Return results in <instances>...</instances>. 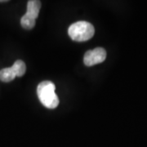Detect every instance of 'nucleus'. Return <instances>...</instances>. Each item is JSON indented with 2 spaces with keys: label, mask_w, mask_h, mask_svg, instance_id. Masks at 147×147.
Returning <instances> with one entry per match:
<instances>
[{
  "label": "nucleus",
  "mask_w": 147,
  "mask_h": 147,
  "mask_svg": "<svg viewBox=\"0 0 147 147\" xmlns=\"http://www.w3.org/2000/svg\"><path fill=\"white\" fill-rule=\"evenodd\" d=\"M69 36L74 41L85 42L92 38L95 34L93 26L87 21H78L73 23L68 29Z\"/></svg>",
  "instance_id": "2"
},
{
  "label": "nucleus",
  "mask_w": 147,
  "mask_h": 147,
  "mask_svg": "<svg viewBox=\"0 0 147 147\" xmlns=\"http://www.w3.org/2000/svg\"><path fill=\"white\" fill-rule=\"evenodd\" d=\"M55 84L51 81H43L38 85L37 93L42 105L48 109H55L59 105V99L55 93Z\"/></svg>",
  "instance_id": "1"
},
{
  "label": "nucleus",
  "mask_w": 147,
  "mask_h": 147,
  "mask_svg": "<svg viewBox=\"0 0 147 147\" xmlns=\"http://www.w3.org/2000/svg\"><path fill=\"white\" fill-rule=\"evenodd\" d=\"M21 25L26 30H31L35 26V20L25 14L21 17Z\"/></svg>",
  "instance_id": "7"
},
{
  "label": "nucleus",
  "mask_w": 147,
  "mask_h": 147,
  "mask_svg": "<svg viewBox=\"0 0 147 147\" xmlns=\"http://www.w3.org/2000/svg\"><path fill=\"white\" fill-rule=\"evenodd\" d=\"M12 68L15 69L16 74V77H21L23 76L26 71V64L23 61L21 60H17L16 61L13 65H12Z\"/></svg>",
  "instance_id": "6"
},
{
  "label": "nucleus",
  "mask_w": 147,
  "mask_h": 147,
  "mask_svg": "<svg viewBox=\"0 0 147 147\" xmlns=\"http://www.w3.org/2000/svg\"><path fill=\"white\" fill-rule=\"evenodd\" d=\"M106 58V52L102 47H96L85 53L84 62L87 66H92L96 64L102 63Z\"/></svg>",
  "instance_id": "3"
},
{
  "label": "nucleus",
  "mask_w": 147,
  "mask_h": 147,
  "mask_svg": "<svg viewBox=\"0 0 147 147\" xmlns=\"http://www.w3.org/2000/svg\"><path fill=\"white\" fill-rule=\"evenodd\" d=\"M41 8V2L38 0H30L27 3V16L36 20Z\"/></svg>",
  "instance_id": "4"
},
{
  "label": "nucleus",
  "mask_w": 147,
  "mask_h": 147,
  "mask_svg": "<svg viewBox=\"0 0 147 147\" xmlns=\"http://www.w3.org/2000/svg\"><path fill=\"white\" fill-rule=\"evenodd\" d=\"M16 77V74L15 69L12 68V66L10 68L2 69L0 70V80L5 83H8L12 81Z\"/></svg>",
  "instance_id": "5"
}]
</instances>
